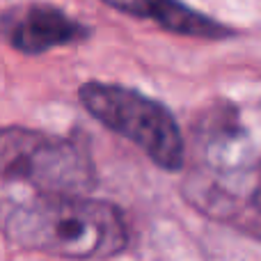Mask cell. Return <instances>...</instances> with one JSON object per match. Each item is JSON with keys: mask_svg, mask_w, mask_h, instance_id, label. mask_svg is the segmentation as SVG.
Instances as JSON below:
<instances>
[{"mask_svg": "<svg viewBox=\"0 0 261 261\" xmlns=\"http://www.w3.org/2000/svg\"><path fill=\"white\" fill-rule=\"evenodd\" d=\"M12 243L62 259H110L128 245L122 211L85 195H39L5 216Z\"/></svg>", "mask_w": 261, "mask_h": 261, "instance_id": "6da1fadb", "label": "cell"}, {"mask_svg": "<svg viewBox=\"0 0 261 261\" xmlns=\"http://www.w3.org/2000/svg\"><path fill=\"white\" fill-rule=\"evenodd\" d=\"M0 179L23 181L41 195H83L96 186V170L76 138L9 126L0 128Z\"/></svg>", "mask_w": 261, "mask_h": 261, "instance_id": "7a4b0ae2", "label": "cell"}, {"mask_svg": "<svg viewBox=\"0 0 261 261\" xmlns=\"http://www.w3.org/2000/svg\"><path fill=\"white\" fill-rule=\"evenodd\" d=\"M83 106L106 128L140 147L158 167L179 172L186 163V142L174 115L142 92L113 83H85L78 90Z\"/></svg>", "mask_w": 261, "mask_h": 261, "instance_id": "3957f363", "label": "cell"}, {"mask_svg": "<svg viewBox=\"0 0 261 261\" xmlns=\"http://www.w3.org/2000/svg\"><path fill=\"white\" fill-rule=\"evenodd\" d=\"M0 35L14 50L39 55L90 37V28L69 18L62 9L44 3L21 5L0 16Z\"/></svg>", "mask_w": 261, "mask_h": 261, "instance_id": "277c9868", "label": "cell"}, {"mask_svg": "<svg viewBox=\"0 0 261 261\" xmlns=\"http://www.w3.org/2000/svg\"><path fill=\"white\" fill-rule=\"evenodd\" d=\"M101 3L124 14H130L135 18H149V21L158 23L163 30L176 32V35L199 37V39L234 37V30L195 12L193 7L179 3V0H101Z\"/></svg>", "mask_w": 261, "mask_h": 261, "instance_id": "5b68a950", "label": "cell"}]
</instances>
